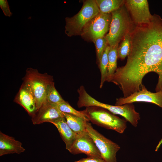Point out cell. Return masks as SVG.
<instances>
[{"label": "cell", "mask_w": 162, "mask_h": 162, "mask_svg": "<svg viewBox=\"0 0 162 162\" xmlns=\"http://www.w3.org/2000/svg\"><path fill=\"white\" fill-rule=\"evenodd\" d=\"M23 107L31 116L36 111L34 95L29 85L23 82L14 100Z\"/></svg>", "instance_id": "7c38bea8"}, {"label": "cell", "mask_w": 162, "mask_h": 162, "mask_svg": "<svg viewBox=\"0 0 162 162\" xmlns=\"http://www.w3.org/2000/svg\"><path fill=\"white\" fill-rule=\"evenodd\" d=\"M22 143L12 136L0 132V156L9 154H20L25 151Z\"/></svg>", "instance_id": "4fadbf2b"}, {"label": "cell", "mask_w": 162, "mask_h": 162, "mask_svg": "<svg viewBox=\"0 0 162 162\" xmlns=\"http://www.w3.org/2000/svg\"><path fill=\"white\" fill-rule=\"evenodd\" d=\"M93 124L122 134L127 128V121L109 111L97 106L87 107L81 111Z\"/></svg>", "instance_id": "7a4b0ae2"}, {"label": "cell", "mask_w": 162, "mask_h": 162, "mask_svg": "<svg viewBox=\"0 0 162 162\" xmlns=\"http://www.w3.org/2000/svg\"><path fill=\"white\" fill-rule=\"evenodd\" d=\"M57 128L61 137L65 144L66 149L69 151L76 137V134L68 125L64 117L51 122Z\"/></svg>", "instance_id": "5bb4252c"}, {"label": "cell", "mask_w": 162, "mask_h": 162, "mask_svg": "<svg viewBox=\"0 0 162 162\" xmlns=\"http://www.w3.org/2000/svg\"><path fill=\"white\" fill-rule=\"evenodd\" d=\"M144 102L155 104L162 108V90L155 93L148 91L144 85L140 90L125 97L117 99L116 105H122L135 102Z\"/></svg>", "instance_id": "30bf717a"}, {"label": "cell", "mask_w": 162, "mask_h": 162, "mask_svg": "<svg viewBox=\"0 0 162 162\" xmlns=\"http://www.w3.org/2000/svg\"><path fill=\"white\" fill-rule=\"evenodd\" d=\"M86 130L93 140L103 159L106 162H116V153L120 149V146L94 129L88 122L86 123Z\"/></svg>", "instance_id": "5b68a950"}, {"label": "cell", "mask_w": 162, "mask_h": 162, "mask_svg": "<svg viewBox=\"0 0 162 162\" xmlns=\"http://www.w3.org/2000/svg\"><path fill=\"white\" fill-rule=\"evenodd\" d=\"M162 144V139L159 141L158 145L156 147V148L155 151H158L159 148L160 146Z\"/></svg>", "instance_id": "d4e9b609"}, {"label": "cell", "mask_w": 162, "mask_h": 162, "mask_svg": "<svg viewBox=\"0 0 162 162\" xmlns=\"http://www.w3.org/2000/svg\"><path fill=\"white\" fill-rule=\"evenodd\" d=\"M111 17V13L100 12L87 23L80 35L84 38L92 41L105 36L109 30Z\"/></svg>", "instance_id": "8992f818"}, {"label": "cell", "mask_w": 162, "mask_h": 162, "mask_svg": "<svg viewBox=\"0 0 162 162\" xmlns=\"http://www.w3.org/2000/svg\"><path fill=\"white\" fill-rule=\"evenodd\" d=\"M63 114L68 125L76 134L86 130V123L88 122L86 120L66 113Z\"/></svg>", "instance_id": "9a60e30c"}, {"label": "cell", "mask_w": 162, "mask_h": 162, "mask_svg": "<svg viewBox=\"0 0 162 162\" xmlns=\"http://www.w3.org/2000/svg\"><path fill=\"white\" fill-rule=\"evenodd\" d=\"M46 100L52 104H57L64 100L56 89L54 82L50 84L48 87Z\"/></svg>", "instance_id": "44dd1931"}, {"label": "cell", "mask_w": 162, "mask_h": 162, "mask_svg": "<svg viewBox=\"0 0 162 162\" xmlns=\"http://www.w3.org/2000/svg\"><path fill=\"white\" fill-rule=\"evenodd\" d=\"M110 46L108 45L104 51L99 61L100 69L101 73V81L100 87L101 88L106 81L108 66V54Z\"/></svg>", "instance_id": "ac0fdd59"}, {"label": "cell", "mask_w": 162, "mask_h": 162, "mask_svg": "<svg viewBox=\"0 0 162 162\" xmlns=\"http://www.w3.org/2000/svg\"><path fill=\"white\" fill-rule=\"evenodd\" d=\"M130 16L136 26L149 23L153 15L149 11L147 0H126L124 3Z\"/></svg>", "instance_id": "ba28073f"}, {"label": "cell", "mask_w": 162, "mask_h": 162, "mask_svg": "<svg viewBox=\"0 0 162 162\" xmlns=\"http://www.w3.org/2000/svg\"><path fill=\"white\" fill-rule=\"evenodd\" d=\"M68 151L74 154L82 153L88 157L103 159L93 140L86 130L76 135L75 140Z\"/></svg>", "instance_id": "9c48e42d"}, {"label": "cell", "mask_w": 162, "mask_h": 162, "mask_svg": "<svg viewBox=\"0 0 162 162\" xmlns=\"http://www.w3.org/2000/svg\"><path fill=\"white\" fill-rule=\"evenodd\" d=\"M74 162H106L103 159L98 158L88 157L86 158H82Z\"/></svg>", "instance_id": "cb8c5ba5"}, {"label": "cell", "mask_w": 162, "mask_h": 162, "mask_svg": "<svg viewBox=\"0 0 162 162\" xmlns=\"http://www.w3.org/2000/svg\"><path fill=\"white\" fill-rule=\"evenodd\" d=\"M111 20L108 33L105 36L108 45H117L124 37L131 33L136 27L124 4L111 13Z\"/></svg>", "instance_id": "6da1fadb"}, {"label": "cell", "mask_w": 162, "mask_h": 162, "mask_svg": "<svg viewBox=\"0 0 162 162\" xmlns=\"http://www.w3.org/2000/svg\"><path fill=\"white\" fill-rule=\"evenodd\" d=\"M100 12L110 14L124 4V0H95Z\"/></svg>", "instance_id": "2e32d148"}, {"label": "cell", "mask_w": 162, "mask_h": 162, "mask_svg": "<svg viewBox=\"0 0 162 162\" xmlns=\"http://www.w3.org/2000/svg\"><path fill=\"white\" fill-rule=\"evenodd\" d=\"M64 117L56 104L46 101L32 116V121L34 124H38L51 122Z\"/></svg>", "instance_id": "8fae6325"}, {"label": "cell", "mask_w": 162, "mask_h": 162, "mask_svg": "<svg viewBox=\"0 0 162 162\" xmlns=\"http://www.w3.org/2000/svg\"><path fill=\"white\" fill-rule=\"evenodd\" d=\"M60 111L63 112L74 115L83 118L88 122L89 121L87 117L81 111H79L72 107L64 100L56 104Z\"/></svg>", "instance_id": "ffe728a7"}, {"label": "cell", "mask_w": 162, "mask_h": 162, "mask_svg": "<svg viewBox=\"0 0 162 162\" xmlns=\"http://www.w3.org/2000/svg\"><path fill=\"white\" fill-rule=\"evenodd\" d=\"M96 49L98 59L99 61L107 46L108 45L105 36L97 38L93 41Z\"/></svg>", "instance_id": "7402d4cb"}, {"label": "cell", "mask_w": 162, "mask_h": 162, "mask_svg": "<svg viewBox=\"0 0 162 162\" xmlns=\"http://www.w3.org/2000/svg\"><path fill=\"white\" fill-rule=\"evenodd\" d=\"M0 7L5 16L10 17L12 15L7 0H0Z\"/></svg>", "instance_id": "603a6c76"}, {"label": "cell", "mask_w": 162, "mask_h": 162, "mask_svg": "<svg viewBox=\"0 0 162 162\" xmlns=\"http://www.w3.org/2000/svg\"><path fill=\"white\" fill-rule=\"evenodd\" d=\"M88 104L90 106L101 107L114 114L122 116L135 127L137 126L138 121L140 118L139 113L136 111L133 103L113 106L101 103L92 98L89 100Z\"/></svg>", "instance_id": "52a82bcc"}, {"label": "cell", "mask_w": 162, "mask_h": 162, "mask_svg": "<svg viewBox=\"0 0 162 162\" xmlns=\"http://www.w3.org/2000/svg\"><path fill=\"white\" fill-rule=\"evenodd\" d=\"M118 46H110L108 54V66L106 81H110L117 68V61L118 57Z\"/></svg>", "instance_id": "e0dca14e"}, {"label": "cell", "mask_w": 162, "mask_h": 162, "mask_svg": "<svg viewBox=\"0 0 162 162\" xmlns=\"http://www.w3.org/2000/svg\"><path fill=\"white\" fill-rule=\"evenodd\" d=\"M99 12L95 0L84 1L78 13L71 17L65 18V33L69 37L80 35L87 23Z\"/></svg>", "instance_id": "3957f363"}, {"label": "cell", "mask_w": 162, "mask_h": 162, "mask_svg": "<svg viewBox=\"0 0 162 162\" xmlns=\"http://www.w3.org/2000/svg\"><path fill=\"white\" fill-rule=\"evenodd\" d=\"M131 33H129L124 37L118 47V57L122 60L125 59L130 53L131 48Z\"/></svg>", "instance_id": "d6986e66"}, {"label": "cell", "mask_w": 162, "mask_h": 162, "mask_svg": "<svg viewBox=\"0 0 162 162\" xmlns=\"http://www.w3.org/2000/svg\"><path fill=\"white\" fill-rule=\"evenodd\" d=\"M24 82L30 86L33 93L36 106V110L46 101V94L48 86L54 82L52 76L46 73L41 74L37 69L28 68L23 78Z\"/></svg>", "instance_id": "277c9868"}]
</instances>
